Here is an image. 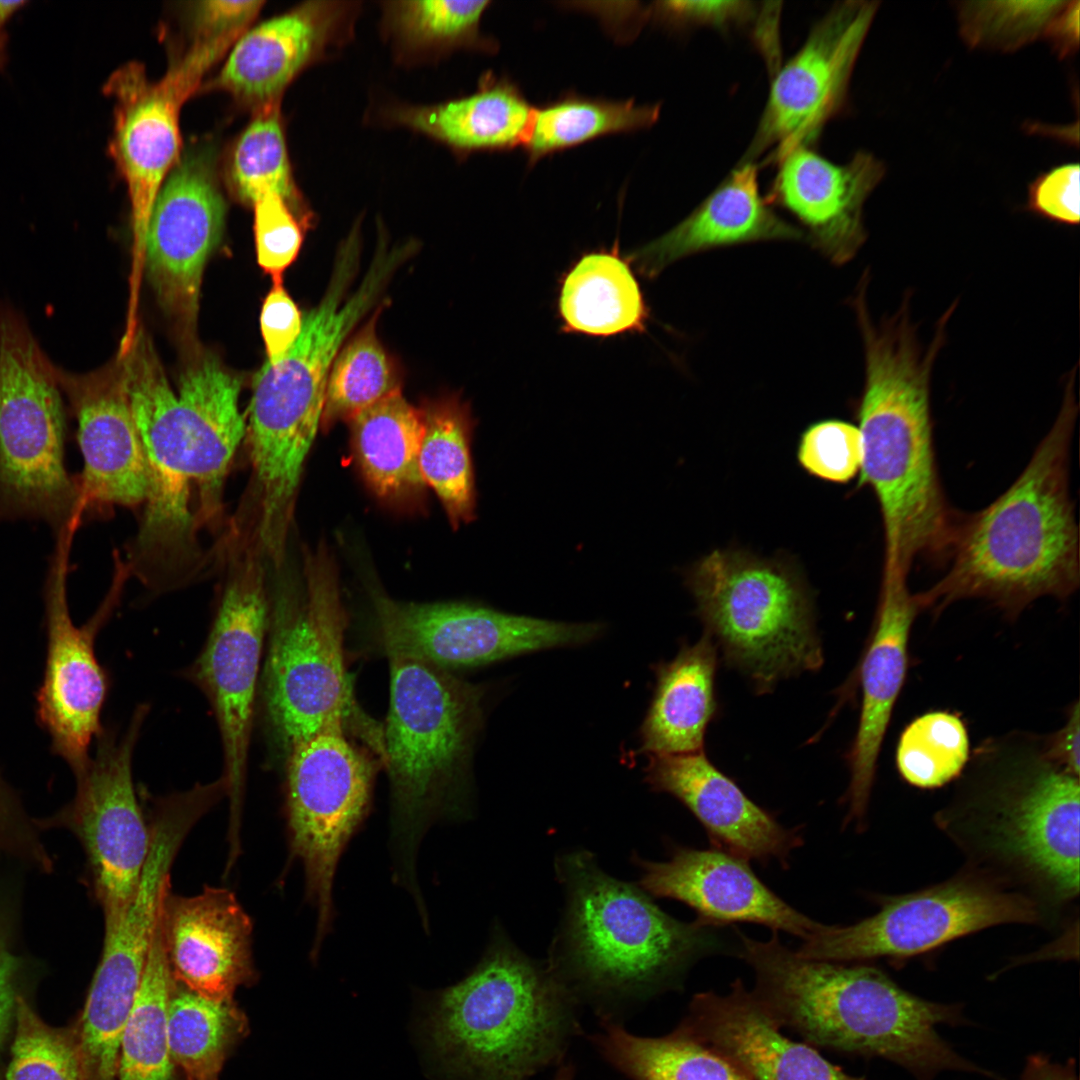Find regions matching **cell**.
Masks as SVG:
<instances>
[{
  "mask_svg": "<svg viewBox=\"0 0 1080 1080\" xmlns=\"http://www.w3.org/2000/svg\"><path fill=\"white\" fill-rule=\"evenodd\" d=\"M421 410L420 472L426 486L440 499L451 525L458 527L471 521L475 511L470 408L456 397H447L427 401Z\"/></svg>",
  "mask_w": 1080,
  "mask_h": 1080,
  "instance_id": "obj_38",
  "label": "cell"
},
{
  "mask_svg": "<svg viewBox=\"0 0 1080 1080\" xmlns=\"http://www.w3.org/2000/svg\"><path fill=\"white\" fill-rule=\"evenodd\" d=\"M148 712L147 704L137 706L125 731L103 736L95 758L77 774L69 823L86 852L104 929L125 914L149 853V826L132 775L134 751Z\"/></svg>",
  "mask_w": 1080,
  "mask_h": 1080,
  "instance_id": "obj_17",
  "label": "cell"
},
{
  "mask_svg": "<svg viewBox=\"0 0 1080 1080\" xmlns=\"http://www.w3.org/2000/svg\"><path fill=\"white\" fill-rule=\"evenodd\" d=\"M1018 1080H1078V1078L1072 1059L1066 1063H1057L1043 1054H1034L1027 1058Z\"/></svg>",
  "mask_w": 1080,
  "mask_h": 1080,
  "instance_id": "obj_56",
  "label": "cell"
},
{
  "mask_svg": "<svg viewBox=\"0 0 1080 1080\" xmlns=\"http://www.w3.org/2000/svg\"><path fill=\"white\" fill-rule=\"evenodd\" d=\"M757 12L751 1H659L648 15L673 29L693 26L727 28L746 23Z\"/></svg>",
  "mask_w": 1080,
  "mask_h": 1080,
  "instance_id": "obj_50",
  "label": "cell"
},
{
  "mask_svg": "<svg viewBox=\"0 0 1080 1080\" xmlns=\"http://www.w3.org/2000/svg\"><path fill=\"white\" fill-rule=\"evenodd\" d=\"M717 649L704 632L668 662L657 665L654 695L640 728V751L650 755L703 750L716 714Z\"/></svg>",
  "mask_w": 1080,
  "mask_h": 1080,
  "instance_id": "obj_32",
  "label": "cell"
},
{
  "mask_svg": "<svg viewBox=\"0 0 1080 1080\" xmlns=\"http://www.w3.org/2000/svg\"><path fill=\"white\" fill-rule=\"evenodd\" d=\"M241 383L211 355H202L179 379L178 401L193 457L198 527L215 529L223 516L226 476L246 434L239 408Z\"/></svg>",
  "mask_w": 1080,
  "mask_h": 1080,
  "instance_id": "obj_31",
  "label": "cell"
},
{
  "mask_svg": "<svg viewBox=\"0 0 1080 1080\" xmlns=\"http://www.w3.org/2000/svg\"><path fill=\"white\" fill-rule=\"evenodd\" d=\"M262 1L214 0L198 3L195 11L197 37L235 40L259 12Z\"/></svg>",
  "mask_w": 1080,
  "mask_h": 1080,
  "instance_id": "obj_52",
  "label": "cell"
},
{
  "mask_svg": "<svg viewBox=\"0 0 1080 1080\" xmlns=\"http://www.w3.org/2000/svg\"><path fill=\"white\" fill-rule=\"evenodd\" d=\"M303 313L283 287L273 284L260 314V328L265 344L267 362H280L297 341L302 331Z\"/></svg>",
  "mask_w": 1080,
  "mask_h": 1080,
  "instance_id": "obj_51",
  "label": "cell"
},
{
  "mask_svg": "<svg viewBox=\"0 0 1080 1080\" xmlns=\"http://www.w3.org/2000/svg\"><path fill=\"white\" fill-rule=\"evenodd\" d=\"M373 602L386 650L447 669L583 645L603 631L599 623L557 622L462 602H402L379 592Z\"/></svg>",
  "mask_w": 1080,
  "mask_h": 1080,
  "instance_id": "obj_18",
  "label": "cell"
},
{
  "mask_svg": "<svg viewBox=\"0 0 1080 1080\" xmlns=\"http://www.w3.org/2000/svg\"><path fill=\"white\" fill-rule=\"evenodd\" d=\"M351 3L309 1L242 34L216 80L241 99L277 101L294 76L341 35Z\"/></svg>",
  "mask_w": 1080,
  "mask_h": 1080,
  "instance_id": "obj_29",
  "label": "cell"
},
{
  "mask_svg": "<svg viewBox=\"0 0 1080 1080\" xmlns=\"http://www.w3.org/2000/svg\"><path fill=\"white\" fill-rule=\"evenodd\" d=\"M490 2L478 1H396L389 3L387 17L396 35L407 45L476 46L496 50V43L482 37L480 21Z\"/></svg>",
  "mask_w": 1080,
  "mask_h": 1080,
  "instance_id": "obj_45",
  "label": "cell"
},
{
  "mask_svg": "<svg viewBox=\"0 0 1080 1080\" xmlns=\"http://www.w3.org/2000/svg\"><path fill=\"white\" fill-rule=\"evenodd\" d=\"M18 968L19 961L11 950L6 932L0 927V1045L19 998L15 992Z\"/></svg>",
  "mask_w": 1080,
  "mask_h": 1080,
  "instance_id": "obj_55",
  "label": "cell"
},
{
  "mask_svg": "<svg viewBox=\"0 0 1080 1080\" xmlns=\"http://www.w3.org/2000/svg\"><path fill=\"white\" fill-rule=\"evenodd\" d=\"M303 585L278 581L269 591L263 710L282 754L315 733L342 726L383 750L382 727L359 709L344 660L345 615L336 570L319 548L306 559Z\"/></svg>",
  "mask_w": 1080,
  "mask_h": 1080,
  "instance_id": "obj_7",
  "label": "cell"
},
{
  "mask_svg": "<svg viewBox=\"0 0 1080 1080\" xmlns=\"http://www.w3.org/2000/svg\"><path fill=\"white\" fill-rule=\"evenodd\" d=\"M246 1026V1017L233 999L212 1000L174 986L168 1012L169 1050L173 1064L187 1080H217Z\"/></svg>",
  "mask_w": 1080,
  "mask_h": 1080,
  "instance_id": "obj_40",
  "label": "cell"
},
{
  "mask_svg": "<svg viewBox=\"0 0 1080 1080\" xmlns=\"http://www.w3.org/2000/svg\"><path fill=\"white\" fill-rule=\"evenodd\" d=\"M1080 2L1066 1L1049 22L1043 38L1060 59L1072 57L1079 48Z\"/></svg>",
  "mask_w": 1080,
  "mask_h": 1080,
  "instance_id": "obj_54",
  "label": "cell"
},
{
  "mask_svg": "<svg viewBox=\"0 0 1080 1080\" xmlns=\"http://www.w3.org/2000/svg\"><path fill=\"white\" fill-rule=\"evenodd\" d=\"M174 986L160 911L140 987L122 1030L117 1080L173 1079L168 1012Z\"/></svg>",
  "mask_w": 1080,
  "mask_h": 1080,
  "instance_id": "obj_39",
  "label": "cell"
},
{
  "mask_svg": "<svg viewBox=\"0 0 1080 1080\" xmlns=\"http://www.w3.org/2000/svg\"><path fill=\"white\" fill-rule=\"evenodd\" d=\"M232 187L241 200L253 205L266 192L286 200L304 225L309 216L294 187L278 100L261 105L237 141L230 164Z\"/></svg>",
  "mask_w": 1080,
  "mask_h": 1080,
  "instance_id": "obj_42",
  "label": "cell"
},
{
  "mask_svg": "<svg viewBox=\"0 0 1080 1080\" xmlns=\"http://www.w3.org/2000/svg\"><path fill=\"white\" fill-rule=\"evenodd\" d=\"M390 708L383 730L391 787V843L396 880L420 898L418 846L437 819L465 809L469 757L480 729L483 692L408 652L386 650Z\"/></svg>",
  "mask_w": 1080,
  "mask_h": 1080,
  "instance_id": "obj_5",
  "label": "cell"
},
{
  "mask_svg": "<svg viewBox=\"0 0 1080 1080\" xmlns=\"http://www.w3.org/2000/svg\"><path fill=\"white\" fill-rule=\"evenodd\" d=\"M1079 704L1070 707L1065 724L1055 733L1044 737L1049 757L1069 772L1079 776Z\"/></svg>",
  "mask_w": 1080,
  "mask_h": 1080,
  "instance_id": "obj_53",
  "label": "cell"
},
{
  "mask_svg": "<svg viewBox=\"0 0 1080 1080\" xmlns=\"http://www.w3.org/2000/svg\"><path fill=\"white\" fill-rule=\"evenodd\" d=\"M69 410L77 421L83 470L77 482L80 506L143 504L147 465L118 360L77 374L56 367Z\"/></svg>",
  "mask_w": 1080,
  "mask_h": 1080,
  "instance_id": "obj_22",
  "label": "cell"
},
{
  "mask_svg": "<svg viewBox=\"0 0 1080 1080\" xmlns=\"http://www.w3.org/2000/svg\"><path fill=\"white\" fill-rule=\"evenodd\" d=\"M739 956L753 969L755 993L781 1024L815 1048L898 1064L920 1080L945 1070L978 1071L939 1035L960 1022L958 1006L922 999L864 964L811 960L739 933Z\"/></svg>",
  "mask_w": 1080,
  "mask_h": 1080,
  "instance_id": "obj_3",
  "label": "cell"
},
{
  "mask_svg": "<svg viewBox=\"0 0 1080 1080\" xmlns=\"http://www.w3.org/2000/svg\"><path fill=\"white\" fill-rule=\"evenodd\" d=\"M225 215L211 152H187L155 198L144 247L153 291L185 337L196 328L204 268L221 241Z\"/></svg>",
  "mask_w": 1080,
  "mask_h": 1080,
  "instance_id": "obj_20",
  "label": "cell"
},
{
  "mask_svg": "<svg viewBox=\"0 0 1080 1080\" xmlns=\"http://www.w3.org/2000/svg\"><path fill=\"white\" fill-rule=\"evenodd\" d=\"M660 104L634 99L611 100L567 92L534 107L523 149L530 167L541 159L609 135L650 128L660 116Z\"/></svg>",
  "mask_w": 1080,
  "mask_h": 1080,
  "instance_id": "obj_37",
  "label": "cell"
},
{
  "mask_svg": "<svg viewBox=\"0 0 1080 1080\" xmlns=\"http://www.w3.org/2000/svg\"><path fill=\"white\" fill-rule=\"evenodd\" d=\"M645 779L683 803L704 827L714 849L737 858L787 867L800 847L799 828L787 829L720 771L705 751L650 755Z\"/></svg>",
  "mask_w": 1080,
  "mask_h": 1080,
  "instance_id": "obj_27",
  "label": "cell"
},
{
  "mask_svg": "<svg viewBox=\"0 0 1080 1080\" xmlns=\"http://www.w3.org/2000/svg\"><path fill=\"white\" fill-rule=\"evenodd\" d=\"M910 295L873 321L864 294L852 299L865 355L858 407L860 482L874 492L885 538L883 577L907 579L915 560L946 559L958 514L940 484L933 444L930 380L952 312L942 314L923 346L911 319Z\"/></svg>",
  "mask_w": 1080,
  "mask_h": 1080,
  "instance_id": "obj_1",
  "label": "cell"
},
{
  "mask_svg": "<svg viewBox=\"0 0 1080 1080\" xmlns=\"http://www.w3.org/2000/svg\"><path fill=\"white\" fill-rule=\"evenodd\" d=\"M116 359L148 473L144 511L129 552V569L152 589H170L193 576L201 557L191 507V443L177 394L141 328L129 350Z\"/></svg>",
  "mask_w": 1080,
  "mask_h": 1080,
  "instance_id": "obj_12",
  "label": "cell"
},
{
  "mask_svg": "<svg viewBox=\"0 0 1080 1080\" xmlns=\"http://www.w3.org/2000/svg\"><path fill=\"white\" fill-rule=\"evenodd\" d=\"M766 199L790 212L807 230L808 241L834 264L850 261L866 240L864 203L881 182L886 167L859 151L835 164L808 146L780 158Z\"/></svg>",
  "mask_w": 1080,
  "mask_h": 1080,
  "instance_id": "obj_25",
  "label": "cell"
},
{
  "mask_svg": "<svg viewBox=\"0 0 1080 1080\" xmlns=\"http://www.w3.org/2000/svg\"><path fill=\"white\" fill-rule=\"evenodd\" d=\"M707 633L758 693L823 665L809 593L783 564L716 550L689 575Z\"/></svg>",
  "mask_w": 1080,
  "mask_h": 1080,
  "instance_id": "obj_9",
  "label": "cell"
},
{
  "mask_svg": "<svg viewBox=\"0 0 1080 1080\" xmlns=\"http://www.w3.org/2000/svg\"><path fill=\"white\" fill-rule=\"evenodd\" d=\"M26 4V1H0V33L2 26Z\"/></svg>",
  "mask_w": 1080,
  "mask_h": 1080,
  "instance_id": "obj_57",
  "label": "cell"
},
{
  "mask_svg": "<svg viewBox=\"0 0 1080 1080\" xmlns=\"http://www.w3.org/2000/svg\"><path fill=\"white\" fill-rule=\"evenodd\" d=\"M7 43V36L4 32L0 33V67L5 61V47Z\"/></svg>",
  "mask_w": 1080,
  "mask_h": 1080,
  "instance_id": "obj_59",
  "label": "cell"
},
{
  "mask_svg": "<svg viewBox=\"0 0 1080 1080\" xmlns=\"http://www.w3.org/2000/svg\"><path fill=\"white\" fill-rule=\"evenodd\" d=\"M1077 414L1069 382L1061 410L1013 484L984 509L958 516L946 573L914 594L921 611L989 600L1009 616L1034 600L1066 599L1079 586V540L1069 493Z\"/></svg>",
  "mask_w": 1080,
  "mask_h": 1080,
  "instance_id": "obj_2",
  "label": "cell"
},
{
  "mask_svg": "<svg viewBox=\"0 0 1080 1080\" xmlns=\"http://www.w3.org/2000/svg\"><path fill=\"white\" fill-rule=\"evenodd\" d=\"M590 1040L629 1080H750L732 1061L678 1026L660 1037H644L602 1018L600 1031Z\"/></svg>",
  "mask_w": 1080,
  "mask_h": 1080,
  "instance_id": "obj_36",
  "label": "cell"
},
{
  "mask_svg": "<svg viewBox=\"0 0 1080 1080\" xmlns=\"http://www.w3.org/2000/svg\"><path fill=\"white\" fill-rule=\"evenodd\" d=\"M16 1016L5 1080H88L79 1040L46 1025L20 997Z\"/></svg>",
  "mask_w": 1080,
  "mask_h": 1080,
  "instance_id": "obj_46",
  "label": "cell"
},
{
  "mask_svg": "<svg viewBox=\"0 0 1080 1080\" xmlns=\"http://www.w3.org/2000/svg\"><path fill=\"white\" fill-rule=\"evenodd\" d=\"M73 524L59 530L46 590L48 652L44 682L38 695L39 714L56 751L76 774L90 761L89 747L100 732V713L107 692L105 673L94 653V637L107 617L102 611L77 627L69 614L66 579Z\"/></svg>",
  "mask_w": 1080,
  "mask_h": 1080,
  "instance_id": "obj_21",
  "label": "cell"
},
{
  "mask_svg": "<svg viewBox=\"0 0 1080 1080\" xmlns=\"http://www.w3.org/2000/svg\"><path fill=\"white\" fill-rule=\"evenodd\" d=\"M257 262L273 284L282 282L284 271L295 261L305 226L284 198L266 192L253 204Z\"/></svg>",
  "mask_w": 1080,
  "mask_h": 1080,
  "instance_id": "obj_48",
  "label": "cell"
},
{
  "mask_svg": "<svg viewBox=\"0 0 1080 1080\" xmlns=\"http://www.w3.org/2000/svg\"><path fill=\"white\" fill-rule=\"evenodd\" d=\"M165 950L175 982L208 999H233L255 979L252 921L226 888L194 896L166 892L161 907Z\"/></svg>",
  "mask_w": 1080,
  "mask_h": 1080,
  "instance_id": "obj_26",
  "label": "cell"
},
{
  "mask_svg": "<svg viewBox=\"0 0 1080 1080\" xmlns=\"http://www.w3.org/2000/svg\"><path fill=\"white\" fill-rule=\"evenodd\" d=\"M638 864L643 891L688 905L703 926L750 922L803 940L823 926L771 891L748 861L723 851L679 846L667 861Z\"/></svg>",
  "mask_w": 1080,
  "mask_h": 1080,
  "instance_id": "obj_23",
  "label": "cell"
},
{
  "mask_svg": "<svg viewBox=\"0 0 1080 1080\" xmlns=\"http://www.w3.org/2000/svg\"><path fill=\"white\" fill-rule=\"evenodd\" d=\"M218 57L214 48L194 43L157 81L148 79L142 65L130 63L115 71L105 85L106 93L116 100L110 153L128 185L131 201L133 297L139 296L150 212L165 176L178 161L180 106Z\"/></svg>",
  "mask_w": 1080,
  "mask_h": 1080,
  "instance_id": "obj_16",
  "label": "cell"
},
{
  "mask_svg": "<svg viewBox=\"0 0 1080 1080\" xmlns=\"http://www.w3.org/2000/svg\"><path fill=\"white\" fill-rule=\"evenodd\" d=\"M802 238V231L779 217L761 197L758 166L740 162L684 220L627 259L641 274L654 278L675 261L708 249Z\"/></svg>",
  "mask_w": 1080,
  "mask_h": 1080,
  "instance_id": "obj_30",
  "label": "cell"
},
{
  "mask_svg": "<svg viewBox=\"0 0 1080 1080\" xmlns=\"http://www.w3.org/2000/svg\"><path fill=\"white\" fill-rule=\"evenodd\" d=\"M679 1028L732 1061L750 1080H869L791 1039L754 990L738 978L726 994H695Z\"/></svg>",
  "mask_w": 1080,
  "mask_h": 1080,
  "instance_id": "obj_24",
  "label": "cell"
},
{
  "mask_svg": "<svg viewBox=\"0 0 1080 1080\" xmlns=\"http://www.w3.org/2000/svg\"><path fill=\"white\" fill-rule=\"evenodd\" d=\"M576 1002L551 967L495 942L465 978L423 999L416 1031L440 1080H529L563 1060Z\"/></svg>",
  "mask_w": 1080,
  "mask_h": 1080,
  "instance_id": "obj_4",
  "label": "cell"
},
{
  "mask_svg": "<svg viewBox=\"0 0 1080 1080\" xmlns=\"http://www.w3.org/2000/svg\"><path fill=\"white\" fill-rule=\"evenodd\" d=\"M919 612L906 579L882 578L873 630L858 667L862 702L847 754L846 822H862L865 816L883 738L906 676L910 630Z\"/></svg>",
  "mask_w": 1080,
  "mask_h": 1080,
  "instance_id": "obj_28",
  "label": "cell"
},
{
  "mask_svg": "<svg viewBox=\"0 0 1080 1080\" xmlns=\"http://www.w3.org/2000/svg\"><path fill=\"white\" fill-rule=\"evenodd\" d=\"M575 1074L572 1064H561L553 1080H573Z\"/></svg>",
  "mask_w": 1080,
  "mask_h": 1080,
  "instance_id": "obj_58",
  "label": "cell"
},
{
  "mask_svg": "<svg viewBox=\"0 0 1080 1080\" xmlns=\"http://www.w3.org/2000/svg\"><path fill=\"white\" fill-rule=\"evenodd\" d=\"M533 111L516 82L487 73L471 95L437 105L400 107L392 111V119L465 153L509 151L523 147Z\"/></svg>",
  "mask_w": 1080,
  "mask_h": 1080,
  "instance_id": "obj_33",
  "label": "cell"
},
{
  "mask_svg": "<svg viewBox=\"0 0 1080 1080\" xmlns=\"http://www.w3.org/2000/svg\"><path fill=\"white\" fill-rule=\"evenodd\" d=\"M1080 166L1077 162L1053 167L1028 186L1027 209L1051 221L1078 225Z\"/></svg>",
  "mask_w": 1080,
  "mask_h": 1080,
  "instance_id": "obj_49",
  "label": "cell"
},
{
  "mask_svg": "<svg viewBox=\"0 0 1080 1080\" xmlns=\"http://www.w3.org/2000/svg\"><path fill=\"white\" fill-rule=\"evenodd\" d=\"M1028 898L971 877L889 897L874 915L848 926L823 925L796 954L829 962L904 958L1004 923L1033 922Z\"/></svg>",
  "mask_w": 1080,
  "mask_h": 1080,
  "instance_id": "obj_15",
  "label": "cell"
},
{
  "mask_svg": "<svg viewBox=\"0 0 1080 1080\" xmlns=\"http://www.w3.org/2000/svg\"><path fill=\"white\" fill-rule=\"evenodd\" d=\"M558 313L566 333L610 337L645 330L649 309L617 242L583 255L564 274Z\"/></svg>",
  "mask_w": 1080,
  "mask_h": 1080,
  "instance_id": "obj_35",
  "label": "cell"
},
{
  "mask_svg": "<svg viewBox=\"0 0 1080 1080\" xmlns=\"http://www.w3.org/2000/svg\"><path fill=\"white\" fill-rule=\"evenodd\" d=\"M560 871L568 890V966L553 971L576 1000L582 995L604 1007L649 997L720 947L707 926L672 918L584 852L565 857Z\"/></svg>",
  "mask_w": 1080,
  "mask_h": 1080,
  "instance_id": "obj_6",
  "label": "cell"
},
{
  "mask_svg": "<svg viewBox=\"0 0 1080 1080\" xmlns=\"http://www.w3.org/2000/svg\"><path fill=\"white\" fill-rule=\"evenodd\" d=\"M1066 1H958L959 33L970 48L1016 51L1039 38Z\"/></svg>",
  "mask_w": 1080,
  "mask_h": 1080,
  "instance_id": "obj_44",
  "label": "cell"
},
{
  "mask_svg": "<svg viewBox=\"0 0 1080 1080\" xmlns=\"http://www.w3.org/2000/svg\"><path fill=\"white\" fill-rule=\"evenodd\" d=\"M797 456L810 474L831 482H848L861 470L860 430L836 419L813 423L800 437Z\"/></svg>",
  "mask_w": 1080,
  "mask_h": 1080,
  "instance_id": "obj_47",
  "label": "cell"
},
{
  "mask_svg": "<svg viewBox=\"0 0 1080 1080\" xmlns=\"http://www.w3.org/2000/svg\"><path fill=\"white\" fill-rule=\"evenodd\" d=\"M56 367L23 315L0 305V510L45 519L59 530L83 511L65 466Z\"/></svg>",
  "mask_w": 1080,
  "mask_h": 1080,
  "instance_id": "obj_10",
  "label": "cell"
},
{
  "mask_svg": "<svg viewBox=\"0 0 1080 1080\" xmlns=\"http://www.w3.org/2000/svg\"><path fill=\"white\" fill-rule=\"evenodd\" d=\"M969 740L963 722L947 712L926 713L911 722L897 747V767L902 777L920 788L950 782L965 768Z\"/></svg>",
  "mask_w": 1080,
  "mask_h": 1080,
  "instance_id": "obj_43",
  "label": "cell"
},
{
  "mask_svg": "<svg viewBox=\"0 0 1080 1080\" xmlns=\"http://www.w3.org/2000/svg\"><path fill=\"white\" fill-rule=\"evenodd\" d=\"M237 551L207 639L186 670L217 722L231 828L240 826L269 612L263 555L252 537Z\"/></svg>",
  "mask_w": 1080,
  "mask_h": 1080,
  "instance_id": "obj_13",
  "label": "cell"
},
{
  "mask_svg": "<svg viewBox=\"0 0 1080 1080\" xmlns=\"http://www.w3.org/2000/svg\"><path fill=\"white\" fill-rule=\"evenodd\" d=\"M351 331L339 312L312 308L285 357L275 365L266 361L254 377L246 433L257 525L265 534L290 530L303 467L321 426L329 373Z\"/></svg>",
  "mask_w": 1080,
  "mask_h": 1080,
  "instance_id": "obj_11",
  "label": "cell"
},
{
  "mask_svg": "<svg viewBox=\"0 0 1080 1080\" xmlns=\"http://www.w3.org/2000/svg\"><path fill=\"white\" fill-rule=\"evenodd\" d=\"M879 1L836 4L810 31L800 50L779 69L744 160L770 150L778 161L808 146L846 104L850 78Z\"/></svg>",
  "mask_w": 1080,
  "mask_h": 1080,
  "instance_id": "obj_19",
  "label": "cell"
},
{
  "mask_svg": "<svg viewBox=\"0 0 1080 1080\" xmlns=\"http://www.w3.org/2000/svg\"><path fill=\"white\" fill-rule=\"evenodd\" d=\"M383 304L346 340L333 361L321 418L325 430L401 390L399 370L377 336Z\"/></svg>",
  "mask_w": 1080,
  "mask_h": 1080,
  "instance_id": "obj_41",
  "label": "cell"
},
{
  "mask_svg": "<svg viewBox=\"0 0 1080 1080\" xmlns=\"http://www.w3.org/2000/svg\"><path fill=\"white\" fill-rule=\"evenodd\" d=\"M348 422L353 455L370 490L395 505L421 499L426 488L419 467L421 408L411 405L400 390L361 410Z\"/></svg>",
  "mask_w": 1080,
  "mask_h": 1080,
  "instance_id": "obj_34",
  "label": "cell"
},
{
  "mask_svg": "<svg viewBox=\"0 0 1080 1080\" xmlns=\"http://www.w3.org/2000/svg\"><path fill=\"white\" fill-rule=\"evenodd\" d=\"M342 726L325 728L286 756V819L290 855L301 862L306 898L317 912L311 956L329 933L339 858L364 819L373 764Z\"/></svg>",
  "mask_w": 1080,
  "mask_h": 1080,
  "instance_id": "obj_14",
  "label": "cell"
},
{
  "mask_svg": "<svg viewBox=\"0 0 1080 1080\" xmlns=\"http://www.w3.org/2000/svg\"><path fill=\"white\" fill-rule=\"evenodd\" d=\"M969 800L990 849L1060 899L1079 891V776L1044 737L1010 734L974 751Z\"/></svg>",
  "mask_w": 1080,
  "mask_h": 1080,
  "instance_id": "obj_8",
  "label": "cell"
}]
</instances>
